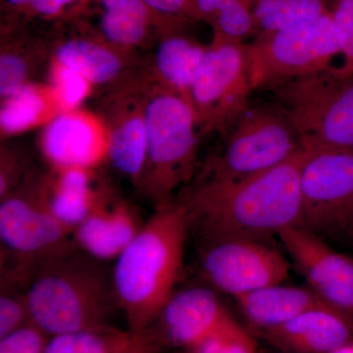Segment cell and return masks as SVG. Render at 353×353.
Segmentation results:
<instances>
[{
	"label": "cell",
	"mask_w": 353,
	"mask_h": 353,
	"mask_svg": "<svg viewBox=\"0 0 353 353\" xmlns=\"http://www.w3.org/2000/svg\"><path fill=\"white\" fill-rule=\"evenodd\" d=\"M208 48L185 37H167L158 46V72L169 88L179 92L190 105V88Z\"/></svg>",
	"instance_id": "cell-19"
},
{
	"label": "cell",
	"mask_w": 353,
	"mask_h": 353,
	"mask_svg": "<svg viewBox=\"0 0 353 353\" xmlns=\"http://www.w3.org/2000/svg\"><path fill=\"white\" fill-rule=\"evenodd\" d=\"M301 226L323 240L353 241V150L305 152Z\"/></svg>",
	"instance_id": "cell-8"
},
{
	"label": "cell",
	"mask_w": 353,
	"mask_h": 353,
	"mask_svg": "<svg viewBox=\"0 0 353 353\" xmlns=\"http://www.w3.org/2000/svg\"><path fill=\"white\" fill-rule=\"evenodd\" d=\"M7 6L43 17H53L77 0H4Z\"/></svg>",
	"instance_id": "cell-33"
},
{
	"label": "cell",
	"mask_w": 353,
	"mask_h": 353,
	"mask_svg": "<svg viewBox=\"0 0 353 353\" xmlns=\"http://www.w3.org/2000/svg\"><path fill=\"white\" fill-rule=\"evenodd\" d=\"M28 68L25 60L15 54H4L0 59V94L4 99L26 85Z\"/></svg>",
	"instance_id": "cell-32"
},
{
	"label": "cell",
	"mask_w": 353,
	"mask_h": 353,
	"mask_svg": "<svg viewBox=\"0 0 353 353\" xmlns=\"http://www.w3.org/2000/svg\"><path fill=\"white\" fill-rule=\"evenodd\" d=\"M266 92L292 122L304 152L353 150V75L332 67Z\"/></svg>",
	"instance_id": "cell-4"
},
{
	"label": "cell",
	"mask_w": 353,
	"mask_h": 353,
	"mask_svg": "<svg viewBox=\"0 0 353 353\" xmlns=\"http://www.w3.org/2000/svg\"><path fill=\"white\" fill-rule=\"evenodd\" d=\"M44 154L57 169H90L104 155L101 134L90 121L78 114L66 113L51 121L44 131Z\"/></svg>",
	"instance_id": "cell-16"
},
{
	"label": "cell",
	"mask_w": 353,
	"mask_h": 353,
	"mask_svg": "<svg viewBox=\"0 0 353 353\" xmlns=\"http://www.w3.org/2000/svg\"><path fill=\"white\" fill-rule=\"evenodd\" d=\"M57 170L59 174L52 185H46V189L34 197L53 217L74 233L104 196L92 189V176L88 169Z\"/></svg>",
	"instance_id": "cell-18"
},
{
	"label": "cell",
	"mask_w": 353,
	"mask_h": 353,
	"mask_svg": "<svg viewBox=\"0 0 353 353\" xmlns=\"http://www.w3.org/2000/svg\"><path fill=\"white\" fill-rule=\"evenodd\" d=\"M331 0H254L252 38L314 20L330 12Z\"/></svg>",
	"instance_id": "cell-21"
},
{
	"label": "cell",
	"mask_w": 353,
	"mask_h": 353,
	"mask_svg": "<svg viewBox=\"0 0 353 353\" xmlns=\"http://www.w3.org/2000/svg\"><path fill=\"white\" fill-rule=\"evenodd\" d=\"M278 236L307 287L353 315V259L301 226L285 229Z\"/></svg>",
	"instance_id": "cell-12"
},
{
	"label": "cell",
	"mask_w": 353,
	"mask_h": 353,
	"mask_svg": "<svg viewBox=\"0 0 353 353\" xmlns=\"http://www.w3.org/2000/svg\"><path fill=\"white\" fill-rule=\"evenodd\" d=\"M99 27L108 41L120 46H134L145 39L152 11L145 0H99Z\"/></svg>",
	"instance_id": "cell-22"
},
{
	"label": "cell",
	"mask_w": 353,
	"mask_h": 353,
	"mask_svg": "<svg viewBox=\"0 0 353 353\" xmlns=\"http://www.w3.org/2000/svg\"><path fill=\"white\" fill-rule=\"evenodd\" d=\"M43 330L30 323L0 341V353H43L48 341Z\"/></svg>",
	"instance_id": "cell-30"
},
{
	"label": "cell",
	"mask_w": 353,
	"mask_h": 353,
	"mask_svg": "<svg viewBox=\"0 0 353 353\" xmlns=\"http://www.w3.org/2000/svg\"><path fill=\"white\" fill-rule=\"evenodd\" d=\"M157 343L148 332L131 333L117 353H157Z\"/></svg>",
	"instance_id": "cell-35"
},
{
	"label": "cell",
	"mask_w": 353,
	"mask_h": 353,
	"mask_svg": "<svg viewBox=\"0 0 353 353\" xmlns=\"http://www.w3.org/2000/svg\"><path fill=\"white\" fill-rule=\"evenodd\" d=\"M99 262L77 250L41 267L25 290L32 324L52 336L110 329L119 305Z\"/></svg>",
	"instance_id": "cell-3"
},
{
	"label": "cell",
	"mask_w": 353,
	"mask_h": 353,
	"mask_svg": "<svg viewBox=\"0 0 353 353\" xmlns=\"http://www.w3.org/2000/svg\"><path fill=\"white\" fill-rule=\"evenodd\" d=\"M150 190L160 204L187 182L196 160V112L189 102L169 88L155 95L145 109Z\"/></svg>",
	"instance_id": "cell-6"
},
{
	"label": "cell",
	"mask_w": 353,
	"mask_h": 353,
	"mask_svg": "<svg viewBox=\"0 0 353 353\" xmlns=\"http://www.w3.org/2000/svg\"><path fill=\"white\" fill-rule=\"evenodd\" d=\"M331 353H353V343H347Z\"/></svg>",
	"instance_id": "cell-36"
},
{
	"label": "cell",
	"mask_w": 353,
	"mask_h": 353,
	"mask_svg": "<svg viewBox=\"0 0 353 353\" xmlns=\"http://www.w3.org/2000/svg\"><path fill=\"white\" fill-rule=\"evenodd\" d=\"M243 317L260 333L294 319L310 309L330 304L309 287L279 284L236 299Z\"/></svg>",
	"instance_id": "cell-17"
},
{
	"label": "cell",
	"mask_w": 353,
	"mask_h": 353,
	"mask_svg": "<svg viewBox=\"0 0 353 353\" xmlns=\"http://www.w3.org/2000/svg\"><path fill=\"white\" fill-rule=\"evenodd\" d=\"M55 92L58 101L65 109L76 108L88 92V81L80 74L66 67H58L55 72Z\"/></svg>",
	"instance_id": "cell-31"
},
{
	"label": "cell",
	"mask_w": 353,
	"mask_h": 353,
	"mask_svg": "<svg viewBox=\"0 0 353 353\" xmlns=\"http://www.w3.org/2000/svg\"><path fill=\"white\" fill-rule=\"evenodd\" d=\"M152 13L161 16L168 22L178 24L189 20L192 0H145Z\"/></svg>",
	"instance_id": "cell-34"
},
{
	"label": "cell",
	"mask_w": 353,
	"mask_h": 353,
	"mask_svg": "<svg viewBox=\"0 0 353 353\" xmlns=\"http://www.w3.org/2000/svg\"><path fill=\"white\" fill-rule=\"evenodd\" d=\"M190 229L185 202L158 206L116 259L114 290L131 333L150 329L175 292Z\"/></svg>",
	"instance_id": "cell-2"
},
{
	"label": "cell",
	"mask_w": 353,
	"mask_h": 353,
	"mask_svg": "<svg viewBox=\"0 0 353 353\" xmlns=\"http://www.w3.org/2000/svg\"><path fill=\"white\" fill-rule=\"evenodd\" d=\"M246 68L253 92L332 68L340 54L331 11L245 43Z\"/></svg>",
	"instance_id": "cell-5"
},
{
	"label": "cell",
	"mask_w": 353,
	"mask_h": 353,
	"mask_svg": "<svg viewBox=\"0 0 353 353\" xmlns=\"http://www.w3.org/2000/svg\"><path fill=\"white\" fill-rule=\"evenodd\" d=\"M254 0H192L189 20L212 26L214 39L245 43L252 36Z\"/></svg>",
	"instance_id": "cell-20"
},
{
	"label": "cell",
	"mask_w": 353,
	"mask_h": 353,
	"mask_svg": "<svg viewBox=\"0 0 353 353\" xmlns=\"http://www.w3.org/2000/svg\"><path fill=\"white\" fill-rule=\"evenodd\" d=\"M336 38L345 62L339 73L353 75V0H331L330 3Z\"/></svg>",
	"instance_id": "cell-28"
},
{
	"label": "cell",
	"mask_w": 353,
	"mask_h": 353,
	"mask_svg": "<svg viewBox=\"0 0 353 353\" xmlns=\"http://www.w3.org/2000/svg\"><path fill=\"white\" fill-rule=\"evenodd\" d=\"M230 317L232 315L214 292L190 288L174 292L154 323L159 326L163 341L190 350Z\"/></svg>",
	"instance_id": "cell-14"
},
{
	"label": "cell",
	"mask_w": 353,
	"mask_h": 353,
	"mask_svg": "<svg viewBox=\"0 0 353 353\" xmlns=\"http://www.w3.org/2000/svg\"><path fill=\"white\" fill-rule=\"evenodd\" d=\"M189 352L257 353V345L254 336L232 316Z\"/></svg>",
	"instance_id": "cell-27"
},
{
	"label": "cell",
	"mask_w": 353,
	"mask_h": 353,
	"mask_svg": "<svg viewBox=\"0 0 353 353\" xmlns=\"http://www.w3.org/2000/svg\"><path fill=\"white\" fill-rule=\"evenodd\" d=\"M55 57L60 66L83 76L88 83H103L121 71V60L105 46L85 39H71L58 46Z\"/></svg>",
	"instance_id": "cell-23"
},
{
	"label": "cell",
	"mask_w": 353,
	"mask_h": 353,
	"mask_svg": "<svg viewBox=\"0 0 353 353\" xmlns=\"http://www.w3.org/2000/svg\"><path fill=\"white\" fill-rule=\"evenodd\" d=\"M29 305L26 292H2L0 297V339L30 324Z\"/></svg>",
	"instance_id": "cell-29"
},
{
	"label": "cell",
	"mask_w": 353,
	"mask_h": 353,
	"mask_svg": "<svg viewBox=\"0 0 353 353\" xmlns=\"http://www.w3.org/2000/svg\"><path fill=\"white\" fill-rule=\"evenodd\" d=\"M189 353H190V352H189Z\"/></svg>",
	"instance_id": "cell-38"
},
{
	"label": "cell",
	"mask_w": 353,
	"mask_h": 353,
	"mask_svg": "<svg viewBox=\"0 0 353 353\" xmlns=\"http://www.w3.org/2000/svg\"><path fill=\"white\" fill-rule=\"evenodd\" d=\"M201 256L204 279L234 299L279 284L289 277L290 263L265 241H209Z\"/></svg>",
	"instance_id": "cell-11"
},
{
	"label": "cell",
	"mask_w": 353,
	"mask_h": 353,
	"mask_svg": "<svg viewBox=\"0 0 353 353\" xmlns=\"http://www.w3.org/2000/svg\"><path fill=\"white\" fill-rule=\"evenodd\" d=\"M261 334L282 352L331 353L353 343V315L325 304Z\"/></svg>",
	"instance_id": "cell-13"
},
{
	"label": "cell",
	"mask_w": 353,
	"mask_h": 353,
	"mask_svg": "<svg viewBox=\"0 0 353 353\" xmlns=\"http://www.w3.org/2000/svg\"><path fill=\"white\" fill-rule=\"evenodd\" d=\"M108 157L117 170L139 179L148 160L145 118L131 116L114 128L108 141Z\"/></svg>",
	"instance_id": "cell-24"
},
{
	"label": "cell",
	"mask_w": 353,
	"mask_h": 353,
	"mask_svg": "<svg viewBox=\"0 0 353 353\" xmlns=\"http://www.w3.org/2000/svg\"><path fill=\"white\" fill-rule=\"evenodd\" d=\"M245 43L213 39L190 88L197 125L227 136L250 104Z\"/></svg>",
	"instance_id": "cell-9"
},
{
	"label": "cell",
	"mask_w": 353,
	"mask_h": 353,
	"mask_svg": "<svg viewBox=\"0 0 353 353\" xmlns=\"http://www.w3.org/2000/svg\"><path fill=\"white\" fill-rule=\"evenodd\" d=\"M0 240L16 259L17 281L28 282L43 265L78 250L73 231L34 196H8L0 204Z\"/></svg>",
	"instance_id": "cell-10"
},
{
	"label": "cell",
	"mask_w": 353,
	"mask_h": 353,
	"mask_svg": "<svg viewBox=\"0 0 353 353\" xmlns=\"http://www.w3.org/2000/svg\"><path fill=\"white\" fill-rule=\"evenodd\" d=\"M282 353H285V352H282Z\"/></svg>",
	"instance_id": "cell-37"
},
{
	"label": "cell",
	"mask_w": 353,
	"mask_h": 353,
	"mask_svg": "<svg viewBox=\"0 0 353 353\" xmlns=\"http://www.w3.org/2000/svg\"><path fill=\"white\" fill-rule=\"evenodd\" d=\"M145 224L129 204L103 196L76 228L74 241L80 252L99 261L117 259Z\"/></svg>",
	"instance_id": "cell-15"
},
{
	"label": "cell",
	"mask_w": 353,
	"mask_h": 353,
	"mask_svg": "<svg viewBox=\"0 0 353 353\" xmlns=\"http://www.w3.org/2000/svg\"><path fill=\"white\" fill-rule=\"evenodd\" d=\"M129 336L111 328L57 334L48 341L43 353H117Z\"/></svg>",
	"instance_id": "cell-25"
},
{
	"label": "cell",
	"mask_w": 353,
	"mask_h": 353,
	"mask_svg": "<svg viewBox=\"0 0 353 353\" xmlns=\"http://www.w3.org/2000/svg\"><path fill=\"white\" fill-rule=\"evenodd\" d=\"M46 101L41 92L25 85L16 94L7 97L0 111L2 131L15 134L36 124L46 111Z\"/></svg>",
	"instance_id": "cell-26"
},
{
	"label": "cell",
	"mask_w": 353,
	"mask_h": 353,
	"mask_svg": "<svg viewBox=\"0 0 353 353\" xmlns=\"http://www.w3.org/2000/svg\"><path fill=\"white\" fill-rule=\"evenodd\" d=\"M304 158L301 150L275 168L243 180L210 179L185 201L192 228L209 243L265 241L301 226Z\"/></svg>",
	"instance_id": "cell-1"
},
{
	"label": "cell",
	"mask_w": 353,
	"mask_h": 353,
	"mask_svg": "<svg viewBox=\"0 0 353 353\" xmlns=\"http://www.w3.org/2000/svg\"><path fill=\"white\" fill-rule=\"evenodd\" d=\"M226 137L224 152L213 165L214 180L259 175L303 150L292 122L273 101L250 102Z\"/></svg>",
	"instance_id": "cell-7"
}]
</instances>
